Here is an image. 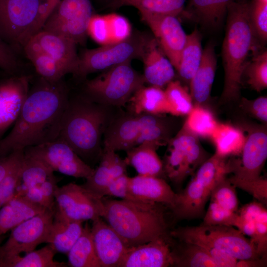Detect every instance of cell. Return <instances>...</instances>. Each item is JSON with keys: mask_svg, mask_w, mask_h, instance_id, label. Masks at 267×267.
<instances>
[{"mask_svg": "<svg viewBox=\"0 0 267 267\" xmlns=\"http://www.w3.org/2000/svg\"><path fill=\"white\" fill-rule=\"evenodd\" d=\"M69 98L62 80L51 82L40 77L29 89L12 130L0 140V156L56 139Z\"/></svg>", "mask_w": 267, "mask_h": 267, "instance_id": "obj_1", "label": "cell"}, {"mask_svg": "<svg viewBox=\"0 0 267 267\" xmlns=\"http://www.w3.org/2000/svg\"><path fill=\"white\" fill-rule=\"evenodd\" d=\"M226 27L222 46L224 80L221 98L224 101L237 99L240 94L242 76L252 52L258 53L257 40L250 18V3L232 1L227 12Z\"/></svg>", "mask_w": 267, "mask_h": 267, "instance_id": "obj_2", "label": "cell"}, {"mask_svg": "<svg viewBox=\"0 0 267 267\" xmlns=\"http://www.w3.org/2000/svg\"><path fill=\"white\" fill-rule=\"evenodd\" d=\"M108 117L104 105L86 95L69 98L58 137L92 167L91 165L100 160L102 154L101 135Z\"/></svg>", "mask_w": 267, "mask_h": 267, "instance_id": "obj_3", "label": "cell"}, {"mask_svg": "<svg viewBox=\"0 0 267 267\" xmlns=\"http://www.w3.org/2000/svg\"><path fill=\"white\" fill-rule=\"evenodd\" d=\"M102 218L129 247L170 237L162 204L102 198Z\"/></svg>", "mask_w": 267, "mask_h": 267, "instance_id": "obj_4", "label": "cell"}, {"mask_svg": "<svg viewBox=\"0 0 267 267\" xmlns=\"http://www.w3.org/2000/svg\"><path fill=\"white\" fill-rule=\"evenodd\" d=\"M169 126L160 115L126 116L116 119L106 130L103 150L126 151L144 142L160 147L169 142Z\"/></svg>", "mask_w": 267, "mask_h": 267, "instance_id": "obj_5", "label": "cell"}, {"mask_svg": "<svg viewBox=\"0 0 267 267\" xmlns=\"http://www.w3.org/2000/svg\"><path fill=\"white\" fill-rule=\"evenodd\" d=\"M152 37L146 32L135 30L124 41L86 49L79 55L78 67L73 75L83 79L92 73L103 71L133 59L141 60Z\"/></svg>", "mask_w": 267, "mask_h": 267, "instance_id": "obj_6", "label": "cell"}, {"mask_svg": "<svg viewBox=\"0 0 267 267\" xmlns=\"http://www.w3.org/2000/svg\"><path fill=\"white\" fill-rule=\"evenodd\" d=\"M145 84L143 75L131 62L113 66L85 84L86 96L102 105L124 106L132 95Z\"/></svg>", "mask_w": 267, "mask_h": 267, "instance_id": "obj_7", "label": "cell"}, {"mask_svg": "<svg viewBox=\"0 0 267 267\" xmlns=\"http://www.w3.org/2000/svg\"><path fill=\"white\" fill-rule=\"evenodd\" d=\"M42 2L40 0H0V37L14 49L24 48L42 29Z\"/></svg>", "mask_w": 267, "mask_h": 267, "instance_id": "obj_8", "label": "cell"}, {"mask_svg": "<svg viewBox=\"0 0 267 267\" xmlns=\"http://www.w3.org/2000/svg\"><path fill=\"white\" fill-rule=\"evenodd\" d=\"M170 235L182 242L204 243L238 260L261 257L251 240L232 226L202 224L196 226L179 227L171 231Z\"/></svg>", "mask_w": 267, "mask_h": 267, "instance_id": "obj_9", "label": "cell"}, {"mask_svg": "<svg viewBox=\"0 0 267 267\" xmlns=\"http://www.w3.org/2000/svg\"><path fill=\"white\" fill-rule=\"evenodd\" d=\"M164 172L176 184L180 183L206 159L198 137L182 127L169 141Z\"/></svg>", "mask_w": 267, "mask_h": 267, "instance_id": "obj_10", "label": "cell"}, {"mask_svg": "<svg viewBox=\"0 0 267 267\" xmlns=\"http://www.w3.org/2000/svg\"><path fill=\"white\" fill-rule=\"evenodd\" d=\"M54 213V210L46 209L11 229L9 238L0 247V263L46 243Z\"/></svg>", "mask_w": 267, "mask_h": 267, "instance_id": "obj_11", "label": "cell"}, {"mask_svg": "<svg viewBox=\"0 0 267 267\" xmlns=\"http://www.w3.org/2000/svg\"><path fill=\"white\" fill-rule=\"evenodd\" d=\"M24 154L38 159L53 172L76 178H87L94 169L85 162L64 140L56 139L26 148Z\"/></svg>", "mask_w": 267, "mask_h": 267, "instance_id": "obj_12", "label": "cell"}, {"mask_svg": "<svg viewBox=\"0 0 267 267\" xmlns=\"http://www.w3.org/2000/svg\"><path fill=\"white\" fill-rule=\"evenodd\" d=\"M55 210L67 218L82 222L102 218L104 213L102 198L70 182L57 186L54 192Z\"/></svg>", "mask_w": 267, "mask_h": 267, "instance_id": "obj_13", "label": "cell"}, {"mask_svg": "<svg viewBox=\"0 0 267 267\" xmlns=\"http://www.w3.org/2000/svg\"><path fill=\"white\" fill-rule=\"evenodd\" d=\"M140 14L142 21L151 29L154 38L176 70L187 36L178 16L169 14Z\"/></svg>", "mask_w": 267, "mask_h": 267, "instance_id": "obj_14", "label": "cell"}, {"mask_svg": "<svg viewBox=\"0 0 267 267\" xmlns=\"http://www.w3.org/2000/svg\"><path fill=\"white\" fill-rule=\"evenodd\" d=\"M241 159L234 160V175L238 180L258 178L267 158V133L265 127L248 129V134L241 152Z\"/></svg>", "mask_w": 267, "mask_h": 267, "instance_id": "obj_15", "label": "cell"}, {"mask_svg": "<svg viewBox=\"0 0 267 267\" xmlns=\"http://www.w3.org/2000/svg\"><path fill=\"white\" fill-rule=\"evenodd\" d=\"M31 77L16 75L0 80V138L18 118L29 92Z\"/></svg>", "mask_w": 267, "mask_h": 267, "instance_id": "obj_16", "label": "cell"}, {"mask_svg": "<svg viewBox=\"0 0 267 267\" xmlns=\"http://www.w3.org/2000/svg\"><path fill=\"white\" fill-rule=\"evenodd\" d=\"M90 230L100 267H120L130 247L102 218L92 221Z\"/></svg>", "mask_w": 267, "mask_h": 267, "instance_id": "obj_17", "label": "cell"}, {"mask_svg": "<svg viewBox=\"0 0 267 267\" xmlns=\"http://www.w3.org/2000/svg\"><path fill=\"white\" fill-rule=\"evenodd\" d=\"M77 45L76 43L66 37L41 30L29 41L25 46L47 54L64 66L69 73L74 75L79 60Z\"/></svg>", "mask_w": 267, "mask_h": 267, "instance_id": "obj_18", "label": "cell"}, {"mask_svg": "<svg viewBox=\"0 0 267 267\" xmlns=\"http://www.w3.org/2000/svg\"><path fill=\"white\" fill-rule=\"evenodd\" d=\"M171 238H160L130 247L120 267H167L174 266Z\"/></svg>", "mask_w": 267, "mask_h": 267, "instance_id": "obj_19", "label": "cell"}, {"mask_svg": "<svg viewBox=\"0 0 267 267\" xmlns=\"http://www.w3.org/2000/svg\"><path fill=\"white\" fill-rule=\"evenodd\" d=\"M145 83L162 88L174 80L175 69L153 37L148 43L141 58Z\"/></svg>", "mask_w": 267, "mask_h": 267, "instance_id": "obj_20", "label": "cell"}, {"mask_svg": "<svg viewBox=\"0 0 267 267\" xmlns=\"http://www.w3.org/2000/svg\"><path fill=\"white\" fill-rule=\"evenodd\" d=\"M128 188L137 199L145 202L173 205L176 193L168 183L159 177L138 175L130 178Z\"/></svg>", "mask_w": 267, "mask_h": 267, "instance_id": "obj_21", "label": "cell"}, {"mask_svg": "<svg viewBox=\"0 0 267 267\" xmlns=\"http://www.w3.org/2000/svg\"><path fill=\"white\" fill-rule=\"evenodd\" d=\"M127 166L126 159H122L115 151L103 150L98 166L82 185L102 198L105 188L113 180L126 174Z\"/></svg>", "mask_w": 267, "mask_h": 267, "instance_id": "obj_22", "label": "cell"}, {"mask_svg": "<svg viewBox=\"0 0 267 267\" xmlns=\"http://www.w3.org/2000/svg\"><path fill=\"white\" fill-rule=\"evenodd\" d=\"M217 65L215 44L209 43L203 49L201 61L189 83L194 105H202L209 99Z\"/></svg>", "mask_w": 267, "mask_h": 267, "instance_id": "obj_23", "label": "cell"}, {"mask_svg": "<svg viewBox=\"0 0 267 267\" xmlns=\"http://www.w3.org/2000/svg\"><path fill=\"white\" fill-rule=\"evenodd\" d=\"M210 194V192L194 178L184 189L176 193L174 204L170 208L178 219L199 218L204 212Z\"/></svg>", "mask_w": 267, "mask_h": 267, "instance_id": "obj_24", "label": "cell"}, {"mask_svg": "<svg viewBox=\"0 0 267 267\" xmlns=\"http://www.w3.org/2000/svg\"><path fill=\"white\" fill-rule=\"evenodd\" d=\"M235 0H188L181 14L207 28L220 26Z\"/></svg>", "mask_w": 267, "mask_h": 267, "instance_id": "obj_25", "label": "cell"}, {"mask_svg": "<svg viewBox=\"0 0 267 267\" xmlns=\"http://www.w3.org/2000/svg\"><path fill=\"white\" fill-rule=\"evenodd\" d=\"M83 222L72 220L54 209L53 221L46 240L57 253L67 254L82 234Z\"/></svg>", "mask_w": 267, "mask_h": 267, "instance_id": "obj_26", "label": "cell"}, {"mask_svg": "<svg viewBox=\"0 0 267 267\" xmlns=\"http://www.w3.org/2000/svg\"><path fill=\"white\" fill-rule=\"evenodd\" d=\"M46 209L15 195L0 208V236Z\"/></svg>", "mask_w": 267, "mask_h": 267, "instance_id": "obj_27", "label": "cell"}, {"mask_svg": "<svg viewBox=\"0 0 267 267\" xmlns=\"http://www.w3.org/2000/svg\"><path fill=\"white\" fill-rule=\"evenodd\" d=\"M159 147L150 142H144L126 151L125 159L139 175L160 177L164 172L163 163L156 150Z\"/></svg>", "mask_w": 267, "mask_h": 267, "instance_id": "obj_28", "label": "cell"}, {"mask_svg": "<svg viewBox=\"0 0 267 267\" xmlns=\"http://www.w3.org/2000/svg\"><path fill=\"white\" fill-rule=\"evenodd\" d=\"M128 103L134 114L161 115L170 112L165 91L157 87L144 85L135 91Z\"/></svg>", "mask_w": 267, "mask_h": 267, "instance_id": "obj_29", "label": "cell"}, {"mask_svg": "<svg viewBox=\"0 0 267 267\" xmlns=\"http://www.w3.org/2000/svg\"><path fill=\"white\" fill-rule=\"evenodd\" d=\"M210 138L216 147L215 154L221 157L228 158L241 154L246 135L238 128L219 123Z\"/></svg>", "mask_w": 267, "mask_h": 267, "instance_id": "obj_30", "label": "cell"}, {"mask_svg": "<svg viewBox=\"0 0 267 267\" xmlns=\"http://www.w3.org/2000/svg\"><path fill=\"white\" fill-rule=\"evenodd\" d=\"M201 35L195 29L187 35L186 41L181 53L178 68L176 70L183 81L189 83L198 68L203 55Z\"/></svg>", "mask_w": 267, "mask_h": 267, "instance_id": "obj_31", "label": "cell"}, {"mask_svg": "<svg viewBox=\"0 0 267 267\" xmlns=\"http://www.w3.org/2000/svg\"><path fill=\"white\" fill-rule=\"evenodd\" d=\"M68 266L71 267H100L92 241L90 227L88 223L67 253Z\"/></svg>", "mask_w": 267, "mask_h": 267, "instance_id": "obj_32", "label": "cell"}, {"mask_svg": "<svg viewBox=\"0 0 267 267\" xmlns=\"http://www.w3.org/2000/svg\"><path fill=\"white\" fill-rule=\"evenodd\" d=\"M227 158L215 153L200 166L194 178L210 193L219 181L233 172V160Z\"/></svg>", "mask_w": 267, "mask_h": 267, "instance_id": "obj_33", "label": "cell"}, {"mask_svg": "<svg viewBox=\"0 0 267 267\" xmlns=\"http://www.w3.org/2000/svg\"><path fill=\"white\" fill-rule=\"evenodd\" d=\"M186 0H114L109 6L116 9L124 6L136 8L140 14H169L178 16L185 7Z\"/></svg>", "mask_w": 267, "mask_h": 267, "instance_id": "obj_34", "label": "cell"}, {"mask_svg": "<svg viewBox=\"0 0 267 267\" xmlns=\"http://www.w3.org/2000/svg\"><path fill=\"white\" fill-rule=\"evenodd\" d=\"M56 252L49 244L26 253L16 256L0 263V267H67V263L54 260Z\"/></svg>", "mask_w": 267, "mask_h": 267, "instance_id": "obj_35", "label": "cell"}, {"mask_svg": "<svg viewBox=\"0 0 267 267\" xmlns=\"http://www.w3.org/2000/svg\"><path fill=\"white\" fill-rule=\"evenodd\" d=\"M23 49L37 73L44 79L56 82L62 80L65 75L69 74L64 66L44 52L28 46H24Z\"/></svg>", "mask_w": 267, "mask_h": 267, "instance_id": "obj_36", "label": "cell"}, {"mask_svg": "<svg viewBox=\"0 0 267 267\" xmlns=\"http://www.w3.org/2000/svg\"><path fill=\"white\" fill-rule=\"evenodd\" d=\"M53 172L51 168L41 160L24 154L19 184L17 188H20V189L15 194L40 185L53 175Z\"/></svg>", "mask_w": 267, "mask_h": 267, "instance_id": "obj_37", "label": "cell"}, {"mask_svg": "<svg viewBox=\"0 0 267 267\" xmlns=\"http://www.w3.org/2000/svg\"><path fill=\"white\" fill-rule=\"evenodd\" d=\"M182 242L172 250L174 266L180 267H217L209 254L200 246Z\"/></svg>", "mask_w": 267, "mask_h": 267, "instance_id": "obj_38", "label": "cell"}, {"mask_svg": "<svg viewBox=\"0 0 267 267\" xmlns=\"http://www.w3.org/2000/svg\"><path fill=\"white\" fill-rule=\"evenodd\" d=\"M218 123L209 110L194 105L182 127L198 137L210 138Z\"/></svg>", "mask_w": 267, "mask_h": 267, "instance_id": "obj_39", "label": "cell"}, {"mask_svg": "<svg viewBox=\"0 0 267 267\" xmlns=\"http://www.w3.org/2000/svg\"><path fill=\"white\" fill-rule=\"evenodd\" d=\"M164 91L169 106V114L175 116L189 114L193 107L192 99L187 88L179 81H171Z\"/></svg>", "mask_w": 267, "mask_h": 267, "instance_id": "obj_40", "label": "cell"}, {"mask_svg": "<svg viewBox=\"0 0 267 267\" xmlns=\"http://www.w3.org/2000/svg\"><path fill=\"white\" fill-rule=\"evenodd\" d=\"M246 82L257 92L267 88V50L260 51L253 55L245 67L242 76Z\"/></svg>", "mask_w": 267, "mask_h": 267, "instance_id": "obj_41", "label": "cell"}, {"mask_svg": "<svg viewBox=\"0 0 267 267\" xmlns=\"http://www.w3.org/2000/svg\"><path fill=\"white\" fill-rule=\"evenodd\" d=\"M24 155V150H18L11 167L0 182V205L1 207L15 195L19 184Z\"/></svg>", "mask_w": 267, "mask_h": 267, "instance_id": "obj_42", "label": "cell"}, {"mask_svg": "<svg viewBox=\"0 0 267 267\" xmlns=\"http://www.w3.org/2000/svg\"><path fill=\"white\" fill-rule=\"evenodd\" d=\"M211 201L232 212L238 211V200L235 187L226 177L219 181L211 192Z\"/></svg>", "mask_w": 267, "mask_h": 267, "instance_id": "obj_43", "label": "cell"}, {"mask_svg": "<svg viewBox=\"0 0 267 267\" xmlns=\"http://www.w3.org/2000/svg\"><path fill=\"white\" fill-rule=\"evenodd\" d=\"M110 36L111 43L124 41L132 33V26L127 18L115 13L105 15Z\"/></svg>", "mask_w": 267, "mask_h": 267, "instance_id": "obj_44", "label": "cell"}, {"mask_svg": "<svg viewBox=\"0 0 267 267\" xmlns=\"http://www.w3.org/2000/svg\"><path fill=\"white\" fill-rule=\"evenodd\" d=\"M236 212L230 211L211 201L205 215L203 224L233 226Z\"/></svg>", "mask_w": 267, "mask_h": 267, "instance_id": "obj_45", "label": "cell"}, {"mask_svg": "<svg viewBox=\"0 0 267 267\" xmlns=\"http://www.w3.org/2000/svg\"><path fill=\"white\" fill-rule=\"evenodd\" d=\"M250 18L252 27L259 40H267V4L254 1L250 3Z\"/></svg>", "mask_w": 267, "mask_h": 267, "instance_id": "obj_46", "label": "cell"}, {"mask_svg": "<svg viewBox=\"0 0 267 267\" xmlns=\"http://www.w3.org/2000/svg\"><path fill=\"white\" fill-rule=\"evenodd\" d=\"M235 186L251 194L263 205L267 201V180L261 176L257 178L251 180H238L228 178Z\"/></svg>", "mask_w": 267, "mask_h": 267, "instance_id": "obj_47", "label": "cell"}, {"mask_svg": "<svg viewBox=\"0 0 267 267\" xmlns=\"http://www.w3.org/2000/svg\"><path fill=\"white\" fill-rule=\"evenodd\" d=\"M88 35L101 45L111 43L105 15H92L88 27Z\"/></svg>", "mask_w": 267, "mask_h": 267, "instance_id": "obj_48", "label": "cell"}, {"mask_svg": "<svg viewBox=\"0 0 267 267\" xmlns=\"http://www.w3.org/2000/svg\"><path fill=\"white\" fill-rule=\"evenodd\" d=\"M130 177L125 174L111 181L105 188L102 197L113 196L133 201L143 202L134 196L128 188Z\"/></svg>", "mask_w": 267, "mask_h": 267, "instance_id": "obj_49", "label": "cell"}, {"mask_svg": "<svg viewBox=\"0 0 267 267\" xmlns=\"http://www.w3.org/2000/svg\"><path fill=\"white\" fill-rule=\"evenodd\" d=\"M255 222V235L251 241L256 246L258 254L265 257L267 249V212L266 209L257 217Z\"/></svg>", "mask_w": 267, "mask_h": 267, "instance_id": "obj_50", "label": "cell"}, {"mask_svg": "<svg viewBox=\"0 0 267 267\" xmlns=\"http://www.w3.org/2000/svg\"><path fill=\"white\" fill-rule=\"evenodd\" d=\"M19 67L15 50L0 37V69L14 74Z\"/></svg>", "mask_w": 267, "mask_h": 267, "instance_id": "obj_51", "label": "cell"}, {"mask_svg": "<svg viewBox=\"0 0 267 267\" xmlns=\"http://www.w3.org/2000/svg\"><path fill=\"white\" fill-rule=\"evenodd\" d=\"M243 109L260 121L267 122V98L260 96L254 100L243 98L241 102Z\"/></svg>", "mask_w": 267, "mask_h": 267, "instance_id": "obj_52", "label": "cell"}, {"mask_svg": "<svg viewBox=\"0 0 267 267\" xmlns=\"http://www.w3.org/2000/svg\"><path fill=\"white\" fill-rule=\"evenodd\" d=\"M18 150L6 156H0V182L5 177L17 156Z\"/></svg>", "mask_w": 267, "mask_h": 267, "instance_id": "obj_53", "label": "cell"}, {"mask_svg": "<svg viewBox=\"0 0 267 267\" xmlns=\"http://www.w3.org/2000/svg\"><path fill=\"white\" fill-rule=\"evenodd\" d=\"M60 0H44L41 5L42 18L44 25Z\"/></svg>", "mask_w": 267, "mask_h": 267, "instance_id": "obj_54", "label": "cell"}, {"mask_svg": "<svg viewBox=\"0 0 267 267\" xmlns=\"http://www.w3.org/2000/svg\"><path fill=\"white\" fill-rule=\"evenodd\" d=\"M253 1L261 3L267 4V0H253Z\"/></svg>", "mask_w": 267, "mask_h": 267, "instance_id": "obj_55", "label": "cell"}, {"mask_svg": "<svg viewBox=\"0 0 267 267\" xmlns=\"http://www.w3.org/2000/svg\"><path fill=\"white\" fill-rule=\"evenodd\" d=\"M114 0H105L106 2H107V5L109 6L113 1Z\"/></svg>", "mask_w": 267, "mask_h": 267, "instance_id": "obj_56", "label": "cell"}, {"mask_svg": "<svg viewBox=\"0 0 267 267\" xmlns=\"http://www.w3.org/2000/svg\"><path fill=\"white\" fill-rule=\"evenodd\" d=\"M1 208V206L0 205V208Z\"/></svg>", "mask_w": 267, "mask_h": 267, "instance_id": "obj_57", "label": "cell"}]
</instances>
